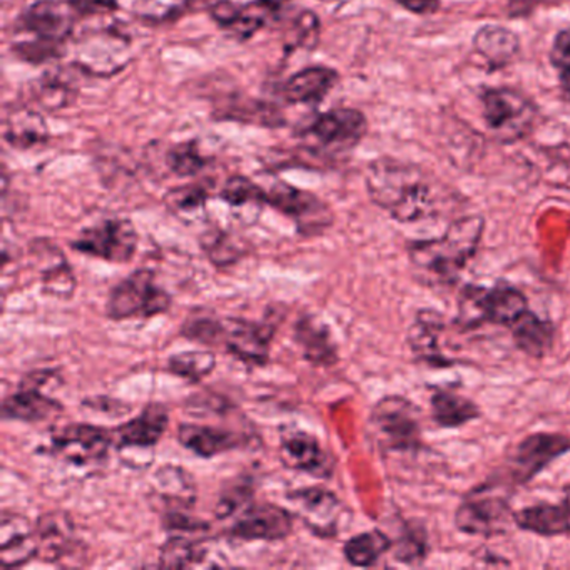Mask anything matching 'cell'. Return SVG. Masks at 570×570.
I'll use <instances>...</instances> for the list:
<instances>
[{
	"instance_id": "cell-1",
	"label": "cell",
	"mask_w": 570,
	"mask_h": 570,
	"mask_svg": "<svg viewBox=\"0 0 570 570\" xmlns=\"http://www.w3.org/2000/svg\"><path fill=\"white\" fill-rule=\"evenodd\" d=\"M370 199L395 222H425L439 215L445 189L425 169L399 159L380 158L366 169Z\"/></svg>"
},
{
	"instance_id": "cell-2",
	"label": "cell",
	"mask_w": 570,
	"mask_h": 570,
	"mask_svg": "<svg viewBox=\"0 0 570 570\" xmlns=\"http://www.w3.org/2000/svg\"><path fill=\"white\" fill-rule=\"evenodd\" d=\"M485 219L462 216L450 223L440 238L419 239L406 245L413 275L430 288L455 285L466 263L479 252Z\"/></svg>"
},
{
	"instance_id": "cell-3",
	"label": "cell",
	"mask_w": 570,
	"mask_h": 570,
	"mask_svg": "<svg viewBox=\"0 0 570 570\" xmlns=\"http://www.w3.org/2000/svg\"><path fill=\"white\" fill-rule=\"evenodd\" d=\"M368 436L382 455L415 453L423 446L422 412L412 400L386 395L370 412Z\"/></svg>"
},
{
	"instance_id": "cell-4",
	"label": "cell",
	"mask_w": 570,
	"mask_h": 570,
	"mask_svg": "<svg viewBox=\"0 0 570 570\" xmlns=\"http://www.w3.org/2000/svg\"><path fill=\"white\" fill-rule=\"evenodd\" d=\"M529 309V299L522 289L507 283H497L492 288L466 285L460 289L456 325L463 330H475L482 325L510 328Z\"/></svg>"
},
{
	"instance_id": "cell-5",
	"label": "cell",
	"mask_w": 570,
	"mask_h": 570,
	"mask_svg": "<svg viewBox=\"0 0 570 570\" xmlns=\"http://www.w3.org/2000/svg\"><path fill=\"white\" fill-rule=\"evenodd\" d=\"M480 101L487 128L503 145L520 141L535 129L539 108L519 89H485Z\"/></svg>"
},
{
	"instance_id": "cell-6",
	"label": "cell",
	"mask_w": 570,
	"mask_h": 570,
	"mask_svg": "<svg viewBox=\"0 0 570 570\" xmlns=\"http://www.w3.org/2000/svg\"><path fill=\"white\" fill-rule=\"evenodd\" d=\"M173 298L156 282L153 269H136L111 289L106 315L116 322L131 318H153L171 309Z\"/></svg>"
},
{
	"instance_id": "cell-7",
	"label": "cell",
	"mask_w": 570,
	"mask_h": 570,
	"mask_svg": "<svg viewBox=\"0 0 570 570\" xmlns=\"http://www.w3.org/2000/svg\"><path fill=\"white\" fill-rule=\"evenodd\" d=\"M368 121L358 109L338 108L316 116L303 131L305 138L315 141L309 151H322V158H338L352 153L365 138Z\"/></svg>"
},
{
	"instance_id": "cell-8",
	"label": "cell",
	"mask_w": 570,
	"mask_h": 570,
	"mask_svg": "<svg viewBox=\"0 0 570 570\" xmlns=\"http://www.w3.org/2000/svg\"><path fill=\"white\" fill-rule=\"evenodd\" d=\"M266 205L292 218L296 232L305 238L322 236L335 223L332 208L323 199L285 181L275 183L266 191Z\"/></svg>"
},
{
	"instance_id": "cell-9",
	"label": "cell",
	"mask_w": 570,
	"mask_h": 570,
	"mask_svg": "<svg viewBox=\"0 0 570 570\" xmlns=\"http://www.w3.org/2000/svg\"><path fill=\"white\" fill-rule=\"evenodd\" d=\"M138 243V232L129 219L111 218L82 229L71 242V248L92 258L126 265L135 258Z\"/></svg>"
},
{
	"instance_id": "cell-10",
	"label": "cell",
	"mask_w": 570,
	"mask_h": 570,
	"mask_svg": "<svg viewBox=\"0 0 570 570\" xmlns=\"http://www.w3.org/2000/svg\"><path fill=\"white\" fill-rule=\"evenodd\" d=\"M131 59V42L118 29H99L79 39L75 65L96 78H109L122 71Z\"/></svg>"
},
{
	"instance_id": "cell-11",
	"label": "cell",
	"mask_w": 570,
	"mask_h": 570,
	"mask_svg": "<svg viewBox=\"0 0 570 570\" xmlns=\"http://www.w3.org/2000/svg\"><path fill=\"white\" fill-rule=\"evenodd\" d=\"M112 445V430L89 423H71L52 435L49 453L69 465L88 466L105 462Z\"/></svg>"
},
{
	"instance_id": "cell-12",
	"label": "cell",
	"mask_w": 570,
	"mask_h": 570,
	"mask_svg": "<svg viewBox=\"0 0 570 570\" xmlns=\"http://www.w3.org/2000/svg\"><path fill=\"white\" fill-rule=\"evenodd\" d=\"M295 503L296 517L320 539H335L342 529L348 509L325 487H305L288 493Z\"/></svg>"
},
{
	"instance_id": "cell-13",
	"label": "cell",
	"mask_w": 570,
	"mask_h": 570,
	"mask_svg": "<svg viewBox=\"0 0 570 570\" xmlns=\"http://www.w3.org/2000/svg\"><path fill=\"white\" fill-rule=\"evenodd\" d=\"M455 527L460 532L476 537H493L505 532L513 522V512L502 497L487 490H473L456 507Z\"/></svg>"
},
{
	"instance_id": "cell-14",
	"label": "cell",
	"mask_w": 570,
	"mask_h": 570,
	"mask_svg": "<svg viewBox=\"0 0 570 570\" xmlns=\"http://www.w3.org/2000/svg\"><path fill=\"white\" fill-rule=\"evenodd\" d=\"M570 452V436L562 433L539 432L517 443L509 459L510 476L517 485L530 482L550 463Z\"/></svg>"
},
{
	"instance_id": "cell-15",
	"label": "cell",
	"mask_w": 570,
	"mask_h": 570,
	"mask_svg": "<svg viewBox=\"0 0 570 570\" xmlns=\"http://www.w3.org/2000/svg\"><path fill=\"white\" fill-rule=\"evenodd\" d=\"M279 456L288 469L308 473L313 479L330 480L335 473L336 460L313 433L296 426H286L279 436Z\"/></svg>"
},
{
	"instance_id": "cell-16",
	"label": "cell",
	"mask_w": 570,
	"mask_h": 570,
	"mask_svg": "<svg viewBox=\"0 0 570 570\" xmlns=\"http://www.w3.org/2000/svg\"><path fill=\"white\" fill-rule=\"evenodd\" d=\"M275 326L268 322H252V320H223L222 346L229 355L249 366H265L269 362Z\"/></svg>"
},
{
	"instance_id": "cell-17",
	"label": "cell",
	"mask_w": 570,
	"mask_h": 570,
	"mask_svg": "<svg viewBox=\"0 0 570 570\" xmlns=\"http://www.w3.org/2000/svg\"><path fill=\"white\" fill-rule=\"evenodd\" d=\"M75 9L61 0H38L29 6L19 19V31L32 39L65 46L75 32Z\"/></svg>"
},
{
	"instance_id": "cell-18",
	"label": "cell",
	"mask_w": 570,
	"mask_h": 570,
	"mask_svg": "<svg viewBox=\"0 0 570 570\" xmlns=\"http://www.w3.org/2000/svg\"><path fill=\"white\" fill-rule=\"evenodd\" d=\"M293 513L285 507L275 503H253L229 529V535L235 539L253 542H278L292 535Z\"/></svg>"
},
{
	"instance_id": "cell-19",
	"label": "cell",
	"mask_w": 570,
	"mask_h": 570,
	"mask_svg": "<svg viewBox=\"0 0 570 570\" xmlns=\"http://www.w3.org/2000/svg\"><path fill=\"white\" fill-rule=\"evenodd\" d=\"M39 556L36 523L21 513L2 512L0 520V566L16 569Z\"/></svg>"
},
{
	"instance_id": "cell-20",
	"label": "cell",
	"mask_w": 570,
	"mask_h": 570,
	"mask_svg": "<svg viewBox=\"0 0 570 570\" xmlns=\"http://www.w3.org/2000/svg\"><path fill=\"white\" fill-rule=\"evenodd\" d=\"M169 425L168 409L161 403H149L139 415L112 430L119 453L128 450H151L158 445Z\"/></svg>"
},
{
	"instance_id": "cell-21",
	"label": "cell",
	"mask_w": 570,
	"mask_h": 570,
	"mask_svg": "<svg viewBox=\"0 0 570 570\" xmlns=\"http://www.w3.org/2000/svg\"><path fill=\"white\" fill-rule=\"evenodd\" d=\"M39 537V559L46 562H61L72 559L79 550L71 515L61 510L42 513L36 522Z\"/></svg>"
},
{
	"instance_id": "cell-22",
	"label": "cell",
	"mask_w": 570,
	"mask_h": 570,
	"mask_svg": "<svg viewBox=\"0 0 570 570\" xmlns=\"http://www.w3.org/2000/svg\"><path fill=\"white\" fill-rule=\"evenodd\" d=\"M443 325L442 315L433 309H422L416 315L415 322L410 326L406 333V343L410 352L423 365L432 368H449L453 365L452 360L443 355L440 346V336H442Z\"/></svg>"
},
{
	"instance_id": "cell-23",
	"label": "cell",
	"mask_w": 570,
	"mask_h": 570,
	"mask_svg": "<svg viewBox=\"0 0 570 570\" xmlns=\"http://www.w3.org/2000/svg\"><path fill=\"white\" fill-rule=\"evenodd\" d=\"M178 440L185 449L203 459L242 449L246 443L243 433L203 423H181L178 426Z\"/></svg>"
},
{
	"instance_id": "cell-24",
	"label": "cell",
	"mask_w": 570,
	"mask_h": 570,
	"mask_svg": "<svg viewBox=\"0 0 570 570\" xmlns=\"http://www.w3.org/2000/svg\"><path fill=\"white\" fill-rule=\"evenodd\" d=\"M293 338L302 350L305 360L313 365L330 368L338 363V345L333 338L332 330L316 316H299L298 322L293 326Z\"/></svg>"
},
{
	"instance_id": "cell-25",
	"label": "cell",
	"mask_w": 570,
	"mask_h": 570,
	"mask_svg": "<svg viewBox=\"0 0 570 570\" xmlns=\"http://www.w3.org/2000/svg\"><path fill=\"white\" fill-rule=\"evenodd\" d=\"M42 386L22 380L18 392L6 396L2 402V415L6 420L24 423H41L59 415L65 410L61 402L41 392Z\"/></svg>"
},
{
	"instance_id": "cell-26",
	"label": "cell",
	"mask_w": 570,
	"mask_h": 570,
	"mask_svg": "<svg viewBox=\"0 0 570 570\" xmlns=\"http://www.w3.org/2000/svg\"><path fill=\"white\" fill-rule=\"evenodd\" d=\"M288 4L289 0H252L243 6L235 4L223 29L238 41H248L256 32L278 21Z\"/></svg>"
},
{
	"instance_id": "cell-27",
	"label": "cell",
	"mask_w": 570,
	"mask_h": 570,
	"mask_svg": "<svg viewBox=\"0 0 570 570\" xmlns=\"http://www.w3.org/2000/svg\"><path fill=\"white\" fill-rule=\"evenodd\" d=\"M338 72L326 66H312L288 79L283 86V98L292 105H316L328 96L338 82Z\"/></svg>"
},
{
	"instance_id": "cell-28",
	"label": "cell",
	"mask_w": 570,
	"mask_h": 570,
	"mask_svg": "<svg viewBox=\"0 0 570 570\" xmlns=\"http://www.w3.org/2000/svg\"><path fill=\"white\" fill-rule=\"evenodd\" d=\"M473 49L497 71L515 61L520 51L519 36L502 26H485L473 36Z\"/></svg>"
},
{
	"instance_id": "cell-29",
	"label": "cell",
	"mask_w": 570,
	"mask_h": 570,
	"mask_svg": "<svg viewBox=\"0 0 570 570\" xmlns=\"http://www.w3.org/2000/svg\"><path fill=\"white\" fill-rule=\"evenodd\" d=\"M509 330L517 348L523 355L535 360L543 358L549 353L556 338L553 323L540 318L530 308Z\"/></svg>"
},
{
	"instance_id": "cell-30",
	"label": "cell",
	"mask_w": 570,
	"mask_h": 570,
	"mask_svg": "<svg viewBox=\"0 0 570 570\" xmlns=\"http://www.w3.org/2000/svg\"><path fill=\"white\" fill-rule=\"evenodd\" d=\"M430 409L440 429H459L482 416V410L472 399L452 389H436L430 396Z\"/></svg>"
},
{
	"instance_id": "cell-31",
	"label": "cell",
	"mask_w": 570,
	"mask_h": 570,
	"mask_svg": "<svg viewBox=\"0 0 570 570\" xmlns=\"http://www.w3.org/2000/svg\"><path fill=\"white\" fill-rule=\"evenodd\" d=\"M2 135L12 148L28 151L48 141L49 129L39 112L32 109L14 108L6 115Z\"/></svg>"
},
{
	"instance_id": "cell-32",
	"label": "cell",
	"mask_w": 570,
	"mask_h": 570,
	"mask_svg": "<svg viewBox=\"0 0 570 570\" xmlns=\"http://www.w3.org/2000/svg\"><path fill=\"white\" fill-rule=\"evenodd\" d=\"M513 522L525 532L542 537H557L570 533V515L563 502L537 503L513 512Z\"/></svg>"
},
{
	"instance_id": "cell-33",
	"label": "cell",
	"mask_w": 570,
	"mask_h": 570,
	"mask_svg": "<svg viewBox=\"0 0 570 570\" xmlns=\"http://www.w3.org/2000/svg\"><path fill=\"white\" fill-rule=\"evenodd\" d=\"M31 98L42 109L59 111L76 101L78 89L65 71H51L32 82Z\"/></svg>"
},
{
	"instance_id": "cell-34",
	"label": "cell",
	"mask_w": 570,
	"mask_h": 570,
	"mask_svg": "<svg viewBox=\"0 0 570 570\" xmlns=\"http://www.w3.org/2000/svg\"><path fill=\"white\" fill-rule=\"evenodd\" d=\"M393 540L383 530L356 533L343 546V556L353 567H372L392 550Z\"/></svg>"
},
{
	"instance_id": "cell-35",
	"label": "cell",
	"mask_w": 570,
	"mask_h": 570,
	"mask_svg": "<svg viewBox=\"0 0 570 570\" xmlns=\"http://www.w3.org/2000/svg\"><path fill=\"white\" fill-rule=\"evenodd\" d=\"M208 556V550L202 542L188 539V537H169L159 549V566L165 569H188V567L202 566Z\"/></svg>"
},
{
	"instance_id": "cell-36",
	"label": "cell",
	"mask_w": 570,
	"mask_h": 570,
	"mask_svg": "<svg viewBox=\"0 0 570 570\" xmlns=\"http://www.w3.org/2000/svg\"><path fill=\"white\" fill-rule=\"evenodd\" d=\"M219 198L232 208H248L255 219L258 218L263 206L266 205L265 189L246 176H232L219 193Z\"/></svg>"
},
{
	"instance_id": "cell-37",
	"label": "cell",
	"mask_w": 570,
	"mask_h": 570,
	"mask_svg": "<svg viewBox=\"0 0 570 570\" xmlns=\"http://www.w3.org/2000/svg\"><path fill=\"white\" fill-rule=\"evenodd\" d=\"M169 373L179 376V379L188 380L189 383H199L212 375L213 370L216 368V356L212 352H183L169 356L168 365H166Z\"/></svg>"
},
{
	"instance_id": "cell-38",
	"label": "cell",
	"mask_w": 570,
	"mask_h": 570,
	"mask_svg": "<svg viewBox=\"0 0 570 570\" xmlns=\"http://www.w3.org/2000/svg\"><path fill=\"white\" fill-rule=\"evenodd\" d=\"M155 480L163 499L185 507L195 500V483L186 470L173 465L161 466L156 472Z\"/></svg>"
},
{
	"instance_id": "cell-39",
	"label": "cell",
	"mask_w": 570,
	"mask_h": 570,
	"mask_svg": "<svg viewBox=\"0 0 570 570\" xmlns=\"http://www.w3.org/2000/svg\"><path fill=\"white\" fill-rule=\"evenodd\" d=\"M390 552L393 553V559L396 562L406 563V566L422 563L429 553V542H426L423 527H413L412 523H406L399 539L393 540Z\"/></svg>"
},
{
	"instance_id": "cell-40",
	"label": "cell",
	"mask_w": 570,
	"mask_h": 570,
	"mask_svg": "<svg viewBox=\"0 0 570 570\" xmlns=\"http://www.w3.org/2000/svg\"><path fill=\"white\" fill-rule=\"evenodd\" d=\"M199 245H202L203 252L206 253L209 262L215 266H219V268L236 265L245 256L242 245L236 243L228 233L219 232V229L206 232L202 236Z\"/></svg>"
},
{
	"instance_id": "cell-41",
	"label": "cell",
	"mask_w": 570,
	"mask_h": 570,
	"mask_svg": "<svg viewBox=\"0 0 570 570\" xmlns=\"http://www.w3.org/2000/svg\"><path fill=\"white\" fill-rule=\"evenodd\" d=\"M42 289L46 295L55 296L59 299H71L78 288V279L68 259L62 256L59 262H52L51 265L41 269Z\"/></svg>"
},
{
	"instance_id": "cell-42",
	"label": "cell",
	"mask_w": 570,
	"mask_h": 570,
	"mask_svg": "<svg viewBox=\"0 0 570 570\" xmlns=\"http://www.w3.org/2000/svg\"><path fill=\"white\" fill-rule=\"evenodd\" d=\"M191 2L193 0H136L132 11L142 21L161 24L185 14Z\"/></svg>"
},
{
	"instance_id": "cell-43",
	"label": "cell",
	"mask_w": 570,
	"mask_h": 570,
	"mask_svg": "<svg viewBox=\"0 0 570 570\" xmlns=\"http://www.w3.org/2000/svg\"><path fill=\"white\" fill-rule=\"evenodd\" d=\"M166 165L179 178L196 176L205 169L206 159L196 148L195 142H181L173 146L166 155Z\"/></svg>"
},
{
	"instance_id": "cell-44",
	"label": "cell",
	"mask_w": 570,
	"mask_h": 570,
	"mask_svg": "<svg viewBox=\"0 0 570 570\" xmlns=\"http://www.w3.org/2000/svg\"><path fill=\"white\" fill-rule=\"evenodd\" d=\"M209 199L208 189L203 185H188L171 189L166 195L165 203L175 215H195L202 212Z\"/></svg>"
},
{
	"instance_id": "cell-45",
	"label": "cell",
	"mask_w": 570,
	"mask_h": 570,
	"mask_svg": "<svg viewBox=\"0 0 570 570\" xmlns=\"http://www.w3.org/2000/svg\"><path fill=\"white\" fill-rule=\"evenodd\" d=\"M181 336L202 345H222L223 320L215 316H189L181 326Z\"/></svg>"
},
{
	"instance_id": "cell-46",
	"label": "cell",
	"mask_w": 570,
	"mask_h": 570,
	"mask_svg": "<svg viewBox=\"0 0 570 570\" xmlns=\"http://www.w3.org/2000/svg\"><path fill=\"white\" fill-rule=\"evenodd\" d=\"M286 46L293 49H313L320 41V21L315 12L303 11L298 18L293 21L288 35H286Z\"/></svg>"
},
{
	"instance_id": "cell-47",
	"label": "cell",
	"mask_w": 570,
	"mask_h": 570,
	"mask_svg": "<svg viewBox=\"0 0 570 570\" xmlns=\"http://www.w3.org/2000/svg\"><path fill=\"white\" fill-rule=\"evenodd\" d=\"M16 55L31 65H41V62L51 61L59 58L62 52V46L49 45V42L39 41V39H28V41L16 42L12 46Z\"/></svg>"
},
{
	"instance_id": "cell-48",
	"label": "cell",
	"mask_w": 570,
	"mask_h": 570,
	"mask_svg": "<svg viewBox=\"0 0 570 570\" xmlns=\"http://www.w3.org/2000/svg\"><path fill=\"white\" fill-rule=\"evenodd\" d=\"M550 62L559 72L566 88L570 89V29L557 32L550 49Z\"/></svg>"
},
{
	"instance_id": "cell-49",
	"label": "cell",
	"mask_w": 570,
	"mask_h": 570,
	"mask_svg": "<svg viewBox=\"0 0 570 570\" xmlns=\"http://www.w3.org/2000/svg\"><path fill=\"white\" fill-rule=\"evenodd\" d=\"M253 492H255V490L246 482H238L236 485L229 487V489L225 490L222 497H219L218 505H216L215 509L216 517L223 520L238 512L242 503L252 499Z\"/></svg>"
},
{
	"instance_id": "cell-50",
	"label": "cell",
	"mask_w": 570,
	"mask_h": 570,
	"mask_svg": "<svg viewBox=\"0 0 570 570\" xmlns=\"http://www.w3.org/2000/svg\"><path fill=\"white\" fill-rule=\"evenodd\" d=\"M76 14L92 18V16H109L118 11V0H69Z\"/></svg>"
},
{
	"instance_id": "cell-51",
	"label": "cell",
	"mask_w": 570,
	"mask_h": 570,
	"mask_svg": "<svg viewBox=\"0 0 570 570\" xmlns=\"http://www.w3.org/2000/svg\"><path fill=\"white\" fill-rule=\"evenodd\" d=\"M405 11L416 16L435 14L440 9V0H395Z\"/></svg>"
},
{
	"instance_id": "cell-52",
	"label": "cell",
	"mask_w": 570,
	"mask_h": 570,
	"mask_svg": "<svg viewBox=\"0 0 570 570\" xmlns=\"http://www.w3.org/2000/svg\"><path fill=\"white\" fill-rule=\"evenodd\" d=\"M563 505H566L567 512L570 515V485L567 487L566 497H563Z\"/></svg>"
},
{
	"instance_id": "cell-53",
	"label": "cell",
	"mask_w": 570,
	"mask_h": 570,
	"mask_svg": "<svg viewBox=\"0 0 570 570\" xmlns=\"http://www.w3.org/2000/svg\"><path fill=\"white\" fill-rule=\"evenodd\" d=\"M322 2H326V4H330V2H336V0H322Z\"/></svg>"
}]
</instances>
